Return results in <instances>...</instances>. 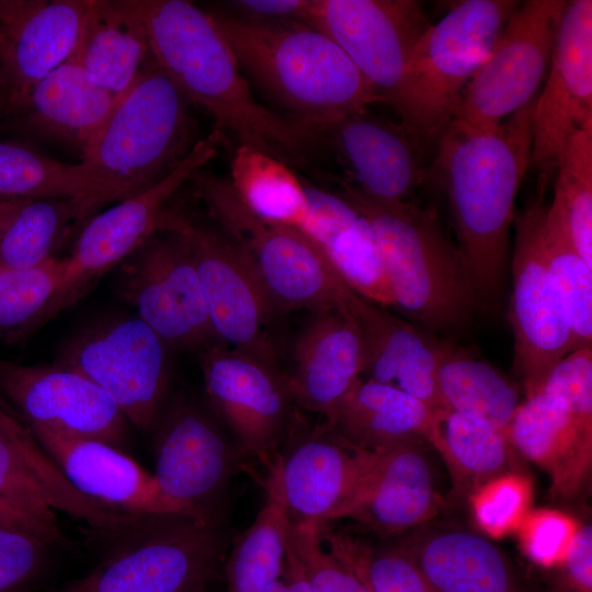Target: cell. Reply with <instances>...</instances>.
<instances>
[{"mask_svg":"<svg viewBox=\"0 0 592 592\" xmlns=\"http://www.w3.org/2000/svg\"><path fill=\"white\" fill-rule=\"evenodd\" d=\"M428 441L440 453L455 485L471 493L511 473V443L503 431L448 407L435 409Z\"/></svg>","mask_w":592,"mask_h":592,"instance_id":"obj_33","label":"cell"},{"mask_svg":"<svg viewBox=\"0 0 592 592\" xmlns=\"http://www.w3.org/2000/svg\"><path fill=\"white\" fill-rule=\"evenodd\" d=\"M229 182L239 200L260 218L301 231L308 227L310 207L303 179L277 158L239 145Z\"/></svg>","mask_w":592,"mask_h":592,"instance_id":"obj_34","label":"cell"},{"mask_svg":"<svg viewBox=\"0 0 592 592\" xmlns=\"http://www.w3.org/2000/svg\"><path fill=\"white\" fill-rule=\"evenodd\" d=\"M550 592H592V526H578Z\"/></svg>","mask_w":592,"mask_h":592,"instance_id":"obj_48","label":"cell"},{"mask_svg":"<svg viewBox=\"0 0 592 592\" xmlns=\"http://www.w3.org/2000/svg\"><path fill=\"white\" fill-rule=\"evenodd\" d=\"M150 55L145 25L129 0H91L69 60L121 98Z\"/></svg>","mask_w":592,"mask_h":592,"instance_id":"obj_30","label":"cell"},{"mask_svg":"<svg viewBox=\"0 0 592 592\" xmlns=\"http://www.w3.org/2000/svg\"><path fill=\"white\" fill-rule=\"evenodd\" d=\"M542 247L548 270L568 310L572 349L592 348V269L582 260L559 221L546 208Z\"/></svg>","mask_w":592,"mask_h":592,"instance_id":"obj_40","label":"cell"},{"mask_svg":"<svg viewBox=\"0 0 592 592\" xmlns=\"http://www.w3.org/2000/svg\"><path fill=\"white\" fill-rule=\"evenodd\" d=\"M202 371L206 395L243 455L272 456L294 412L286 378L275 365L219 344L204 350Z\"/></svg>","mask_w":592,"mask_h":592,"instance_id":"obj_19","label":"cell"},{"mask_svg":"<svg viewBox=\"0 0 592 592\" xmlns=\"http://www.w3.org/2000/svg\"><path fill=\"white\" fill-rule=\"evenodd\" d=\"M310 0H240L232 1L240 18L250 20H301Z\"/></svg>","mask_w":592,"mask_h":592,"instance_id":"obj_49","label":"cell"},{"mask_svg":"<svg viewBox=\"0 0 592 592\" xmlns=\"http://www.w3.org/2000/svg\"><path fill=\"white\" fill-rule=\"evenodd\" d=\"M281 446L263 462L262 485L292 521L328 523L350 517L361 505L377 449L353 444L326 421L311 425L296 410Z\"/></svg>","mask_w":592,"mask_h":592,"instance_id":"obj_8","label":"cell"},{"mask_svg":"<svg viewBox=\"0 0 592 592\" xmlns=\"http://www.w3.org/2000/svg\"><path fill=\"white\" fill-rule=\"evenodd\" d=\"M119 99L77 62L67 60L32 89L21 111L38 130L82 152Z\"/></svg>","mask_w":592,"mask_h":592,"instance_id":"obj_31","label":"cell"},{"mask_svg":"<svg viewBox=\"0 0 592 592\" xmlns=\"http://www.w3.org/2000/svg\"><path fill=\"white\" fill-rule=\"evenodd\" d=\"M437 386L446 407L506 432L522 402L516 387L480 357L444 343Z\"/></svg>","mask_w":592,"mask_h":592,"instance_id":"obj_35","label":"cell"},{"mask_svg":"<svg viewBox=\"0 0 592 592\" xmlns=\"http://www.w3.org/2000/svg\"><path fill=\"white\" fill-rule=\"evenodd\" d=\"M436 592H524L505 556L467 531H432L399 546Z\"/></svg>","mask_w":592,"mask_h":592,"instance_id":"obj_29","label":"cell"},{"mask_svg":"<svg viewBox=\"0 0 592 592\" xmlns=\"http://www.w3.org/2000/svg\"><path fill=\"white\" fill-rule=\"evenodd\" d=\"M556 169L554 200L548 212L592 269V127L572 134Z\"/></svg>","mask_w":592,"mask_h":592,"instance_id":"obj_39","label":"cell"},{"mask_svg":"<svg viewBox=\"0 0 592 592\" xmlns=\"http://www.w3.org/2000/svg\"><path fill=\"white\" fill-rule=\"evenodd\" d=\"M337 191L368 221L395 308L428 330H456L482 303L476 277L436 210L372 200L342 179Z\"/></svg>","mask_w":592,"mask_h":592,"instance_id":"obj_4","label":"cell"},{"mask_svg":"<svg viewBox=\"0 0 592 592\" xmlns=\"http://www.w3.org/2000/svg\"><path fill=\"white\" fill-rule=\"evenodd\" d=\"M310 207L305 232L357 294L395 308L373 231L365 217L337 190L303 179Z\"/></svg>","mask_w":592,"mask_h":592,"instance_id":"obj_28","label":"cell"},{"mask_svg":"<svg viewBox=\"0 0 592 592\" xmlns=\"http://www.w3.org/2000/svg\"><path fill=\"white\" fill-rule=\"evenodd\" d=\"M547 178L514 217L512 294L509 317L514 335L515 372L526 396L536 392L548 373L572 349L567 307L548 270L542 247Z\"/></svg>","mask_w":592,"mask_h":592,"instance_id":"obj_12","label":"cell"},{"mask_svg":"<svg viewBox=\"0 0 592 592\" xmlns=\"http://www.w3.org/2000/svg\"><path fill=\"white\" fill-rule=\"evenodd\" d=\"M433 411L399 389L360 377L326 422L353 444L378 449L425 440Z\"/></svg>","mask_w":592,"mask_h":592,"instance_id":"obj_32","label":"cell"},{"mask_svg":"<svg viewBox=\"0 0 592 592\" xmlns=\"http://www.w3.org/2000/svg\"><path fill=\"white\" fill-rule=\"evenodd\" d=\"M50 546L34 533L0 527V592H26L43 573Z\"/></svg>","mask_w":592,"mask_h":592,"instance_id":"obj_46","label":"cell"},{"mask_svg":"<svg viewBox=\"0 0 592 592\" xmlns=\"http://www.w3.org/2000/svg\"><path fill=\"white\" fill-rule=\"evenodd\" d=\"M117 267L119 296L170 349L205 350L216 344L185 237L158 229Z\"/></svg>","mask_w":592,"mask_h":592,"instance_id":"obj_13","label":"cell"},{"mask_svg":"<svg viewBox=\"0 0 592 592\" xmlns=\"http://www.w3.org/2000/svg\"><path fill=\"white\" fill-rule=\"evenodd\" d=\"M91 0H0V105L23 107L32 89L71 57Z\"/></svg>","mask_w":592,"mask_h":592,"instance_id":"obj_22","label":"cell"},{"mask_svg":"<svg viewBox=\"0 0 592 592\" xmlns=\"http://www.w3.org/2000/svg\"><path fill=\"white\" fill-rule=\"evenodd\" d=\"M321 522L292 521L286 546L294 553L312 592H369L357 576L331 553H325Z\"/></svg>","mask_w":592,"mask_h":592,"instance_id":"obj_43","label":"cell"},{"mask_svg":"<svg viewBox=\"0 0 592 592\" xmlns=\"http://www.w3.org/2000/svg\"><path fill=\"white\" fill-rule=\"evenodd\" d=\"M192 592H205V588H201V589L194 590Z\"/></svg>","mask_w":592,"mask_h":592,"instance_id":"obj_53","label":"cell"},{"mask_svg":"<svg viewBox=\"0 0 592 592\" xmlns=\"http://www.w3.org/2000/svg\"><path fill=\"white\" fill-rule=\"evenodd\" d=\"M220 524L175 516L58 592H192L224 550Z\"/></svg>","mask_w":592,"mask_h":592,"instance_id":"obj_17","label":"cell"},{"mask_svg":"<svg viewBox=\"0 0 592 592\" xmlns=\"http://www.w3.org/2000/svg\"><path fill=\"white\" fill-rule=\"evenodd\" d=\"M156 473L161 491L182 516L219 523L239 458L237 442L192 401L178 398L157 421Z\"/></svg>","mask_w":592,"mask_h":592,"instance_id":"obj_15","label":"cell"},{"mask_svg":"<svg viewBox=\"0 0 592 592\" xmlns=\"http://www.w3.org/2000/svg\"><path fill=\"white\" fill-rule=\"evenodd\" d=\"M212 15L241 70L293 118L325 123L376 103L345 52L311 24Z\"/></svg>","mask_w":592,"mask_h":592,"instance_id":"obj_3","label":"cell"},{"mask_svg":"<svg viewBox=\"0 0 592 592\" xmlns=\"http://www.w3.org/2000/svg\"><path fill=\"white\" fill-rule=\"evenodd\" d=\"M221 135L214 129L198 139L185 159L148 190L91 218L79 234L62 269L48 320L84 296L110 270L145 243L157 230L171 197L217 153Z\"/></svg>","mask_w":592,"mask_h":592,"instance_id":"obj_14","label":"cell"},{"mask_svg":"<svg viewBox=\"0 0 592 592\" xmlns=\"http://www.w3.org/2000/svg\"><path fill=\"white\" fill-rule=\"evenodd\" d=\"M550 71L535 98L530 164L547 177L572 134L592 127V1H566Z\"/></svg>","mask_w":592,"mask_h":592,"instance_id":"obj_21","label":"cell"},{"mask_svg":"<svg viewBox=\"0 0 592 592\" xmlns=\"http://www.w3.org/2000/svg\"><path fill=\"white\" fill-rule=\"evenodd\" d=\"M565 5L563 0L519 4L466 87L447 128L464 135L489 132L534 100L551 59Z\"/></svg>","mask_w":592,"mask_h":592,"instance_id":"obj_10","label":"cell"},{"mask_svg":"<svg viewBox=\"0 0 592 592\" xmlns=\"http://www.w3.org/2000/svg\"><path fill=\"white\" fill-rule=\"evenodd\" d=\"M578 526L567 514L553 510L527 512L517 527L521 547L538 566H558L565 558Z\"/></svg>","mask_w":592,"mask_h":592,"instance_id":"obj_47","label":"cell"},{"mask_svg":"<svg viewBox=\"0 0 592 592\" xmlns=\"http://www.w3.org/2000/svg\"><path fill=\"white\" fill-rule=\"evenodd\" d=\"M0 394L29 428H50L122 451L127 443L128 421L115 400L66 366L0 361Z\"/></svg>","mask_w":592,"mask_h":592,"instance_id":"obj_18","label":"cell"},{"mask_svg":"<svg viewBox=\"0 0 592 592\" xmlns=\"http://www.w3.org/2000/svg\"><path fill=\"white\" fill-rule=\"evenodd\" d=\"M530 501L528 480L512 471L489 480L471 493L476 523L494 538L517 530L528 512Z\"/></svg>","mask_w":592,"mask_h":592,"instance_id":"obj_44","label":"cell"},{"mask_svg":"<svg viewBox=\"0 0 592 592\" xmlns=\"http://www.w3.org/2000/svg\"><path fill=\"white\" fill-rule=\"evenodd\" d=\"M321 538L331 545V554L348 566L369 592H436L412 559L399 547L373 549L323 526Z\"/></svg>","mask_w":592,"mask_h":592,"instance_id":"obj_42","label":"cell"},{"mask_svg":"<svg viewBox=\"0 0 592 592\" xmlns=\"http://www.w3.org/2000/svg\"><path fill=\"white\" fill-rule=\"evenodd\" d=\"M78 198L96 208L106 204L90 168L49 158L18 143H0V201Z\"/></svg>","mask_w":592,"mask_h":592,"instance_id":"obj_36","label":"cell"},{"mask_svg":"<svg viewBox=\"0 0 592 592\" xmlns=\"http://www.w3.org/2000/svg\"><path fill=\"white\" fill-rule=\"evenodd\" d=\"M514 0H465L420 37L390 103L423 141L441 137L463 93L490 55Z\"/></svg>","mask_w":592,"mask_h":592,"instance_id":"obj_6","label":"cell"},{"mask_svg":"<svg viewBox=\"0 0 592 592\" xmlns=\"http://www.w3.org/2000/svg\"><path fill=\"white\" fill-rule=\"evenodd\" d=\"M190 105L150 55L81 152L106 204L148 190L185 159L197 143Z\"/></svg>","mask_w":592,"mask_h":592,"instance_id":"obj_5","label":"cell"},{"mask_svg":"<svg viewBox=\"0 0 592 592\" xmlns=\"http://www.w3.org/2000/svg\"><path fill=\"white\" fill-rule=\"evenodd\" d=\"M30 198H15V200H2L0 201V237L5 230L7 226L16 214V212L24 205Z\"/></svg>","mask_w":592,"mask_h":592,"instance_id":"obj_52","label":"cell"},{"mask_svg":"<svg viewBox=\"0 0 592 592\" xmlns=\"http://www.w3.org/2000/svg\"><path fill=\"white\" fill-rule=\"evenodd\" d=\"M300 21L329 35L361 72L375 102L387 105L431 25L414 0H310Z\"/></svg>","mask_w":592,"mask_h":592,"instance_id":"obj_16","label":"cell"},{"mask_svg":"<svg viewBox=\"0 0 592 592\" xmlns=\"http://www.w3.org/2000/svg\"><path fill=\"white\" fill-rule=\"evenodd\" d=\"M158 229L175 231L187 240L218 340L274 365L265 327L277 307L242 249L214 221L169 203Z\"/></svg>","mask_w":592,"mask_h":592,"instance_id":"obj_9","label":"cell"},{"mask_svg":"<svg viewBox=\"0 0 592 592\" xmlns=\"http://www.w3.org/2000/svg\"><path fill=\"white\" fill-rule=\"evenodd\" d=\"M158 66L191 104L207 111L221 136L307 168L323 151L315 126L261 105L212 13L185 0H130Z\"/></svg>","mask_w":592,"mask_h":592,"instance_id":"obj_1","label":"cell"},{"mask_svg":"<svg viewBox=\"0 0 592 592\" xmlns=\"http://www.w3.org/2000/svg\"><path fill=\"white\" fill-rule=\"evenodd\" d=\"M534 105L535 99L489 132L446 128L440 137L435 166L457 248L489 303L501 292L515 200L531 162Z\"/></svg>","mask_w":592,"mask_h":592,"instance_id":"obj_2","label":"cell"},{"mask_svg":"<svg viewBox=\"0 0 592 592\" xmlns=\"http://www.w3.org/2000/svg\"><path fill=\"white\" fill-rule=\"evenodd\" d=\"M292 519L266 496L253 523L236 540L226 567V592H267L283 571Z\"/></svg>","mask_w":592,"mask_h":592,"instance_id":"obj_38","label":"cell"},{"mask_svg":"<svg viewBox=\"0 0 592 592\" xmlns=\"http://www.w3.org/2000/svg\"><path fill=\"white\" fill-rule=\"evenodd\" d=\"M62 259L34 267H0V342H13L46 322L54 303Z\"/></svg>","mask_w":592,"mask_h":592,"instance_id":"obj_41","label":"cell"},{"mask_svg":"<svg viewBox=\"0 0 592 592\" xmlns=\"http://www.w3.org/2000/svg\"><path fill=\"white\" fill-rule=\"evenodd\" d=\"M314 125L323 152L345 171L340 179L378 202H412L426 174L417 134L368 110Z\"/></svg>","mask_w":592,"mask_h":592,"instance_id":"obj_20","label":"cell"},{"mask_svg":"<svg viewBox=\"0 0 592 592\" xmlns=\"http://www.w3.org/2000/svg\"><path fill=\"white\" fill-rule=\"evenodd\" d=\"M363 367L360 329L343 304L311 312L294 346L287 388L300 407L327 421Z\"/></svg>","mask_w":592,"mask_h":592,"instance_id":"obj_25","label":"cell"},{"mask_svg":"<svg viewBox=\"0 0 592 592\" xmlns=\"http://www.w3.org/2000/svg\"><path fill=\"white\" fill-rule=\"evenodd\" d=\"M189 181L209 219L246 253L277 308L315 312L342 304L349 285L308 235L260 218L229 180L204 168Z\"/></svg>","mask_w":592,"mask_h":592,"instance_id":"obj_7","label":"cell"},{"mask_svg":"<svg viewBox=\"0 0 592 592\" xmlns=\"http://www.w3.org/2000/svg\"><path fill=\"white\" fill-rule=\"evenodd\" d=\"M511 445L545 469L555 496L570 498L592 465V419L572 413L566 399L539 389L520 403L505 432Z\"/></svg>","mask_w":592,"mask_h":592,"instance_id":"obj_26","label":"cell"},{"mask_svg":"<svg viewBox=\"0 0 592 592\" xmlns=\"http://www.w3.org/2000/svg\"><path fill=\"white\" fill-rule=\"evenodd\" d=\"M422 441L409 440L377 449L364 500L349 519L387 537L436 515L442 501L434 489Z\"/></svg>","mask_w":592,"mask_h":592,"instance_id":"obj_27","label":"cell"},{"mask_svg":"<svg viewBox=\"0 0 592 592\" xmlns=\"http://www.w3.org/2000/svg\"><path fill=\"white\" fill-rule=\"evenodd\" d=\"M282 573L286 581H275L267 592H312L294 553L287 546Z\"/></svg>","mask_w":592,"mask_h":592,"instance_id":"obj_51","label":"cell"},{"mask_svg":"<svg viewBox=\"0 0 592 592\" xmlns=\"http://www.w3.org/2000/svg\"><path fill=\"white\" fill-rule=\"evenodd\" d=\"M169 346L137 316L96 322L71 338L55 363L83 375L140 431L155 429L169 385Z\"/></svg>","mask_w":592,"mask_h":592,"instance_id":"obj_11","label":"cell"},{"mask_svg":"<svg viewBox=\"0 0 592 592\" xmlns=\"http://www.w3.org/2000/svg\"><path fill=\"white\" fill-rule=\"evenodd\" d=\"M342 304L363 342L361 377L399 389L431 409L445 408L437 373L445 341L348 287Z\"/></svg>","mask_w":592,"mask_h":592,"instance_id":"obj_24","label":"cell"},{"mask_svg":"<svg viewBox=\"0 0 592 592\" xmlns=\"http://www.w3.org/2000/svg\"><path fill=\"white\" fill-rule=\"evenodd\" d=\"M29 430L68 481L86 497L133 515L182 516L161 491L155 475L122 449L50 428Z\"/></svg>","mask_w":592,"mask_h":592,"instance_id":"obj_23","label":"cell"},{"mask_svg":"<svg viewBox=\"0 0 592 592\" xmlns=\"http://www.w3.org/2000/svg\"><path fill=\"white\" fill-rule=\"evenodd\" d=\"M0 500L13 510L56 532L58 526L52 497L21 454L0 436Z\"/></svg>","mask_w":592,"mask_h":592,"instance_id":"obj_45","label":"cell"},{"mask_svg":"<svg viewBox=\"0 0 592 592\" xmlns=\"http://www.w3.org/2000/svg\"><path fill=\"white\" fill-rule=\"evenodd\" d=\"M0 527L19 528L34 533L52 545L67 544L62 533H56L26 517L0 500Z\"/></svg>","mask_w":592,"mask_h":592,"instance_id":"obj_50","label":"cell"},{"mask_svg":"<svg viewBox=\"0 0 592 592\" xmlns=\"http://www.w3.org/2000/svg\"><path fill=\"white\" fill-rule=\"evenodd\" d=\"M96 207L78 198H30L0 237V267L27 269L53 258L72 224Z\"/></svg>","mask_w":592,"mask_h":592,"instance_id":"obj_37","label":"cell"}]
</instances>
